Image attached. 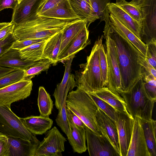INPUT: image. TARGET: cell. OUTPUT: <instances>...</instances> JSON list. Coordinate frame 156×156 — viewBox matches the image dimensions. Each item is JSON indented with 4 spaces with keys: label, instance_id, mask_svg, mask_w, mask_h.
Listing matches in <instances>:
<instances>
[{
    "label": "cell",
    "instance_id": "1",
    "mask_svg": "<svg viewBox=\"0 0 156 156\" xmlns=\"http://www.w3.org/2000/svg\"><path fill=\"white\" fill-rule=\"evenodd\" d=\"M105 22L107 23L109 34L115 42L122 92H126L141 76L142 66L139 60L143 55L125 37L115 31L110 26L109 21Z\"/></svg>",
    "mask_w": 156,
    "mask_h": 156
},
{
    "label": "cell",
    "instance_id": "2",
    "mask_svg": "<svg viewBox=\"0 0 156 156\" xmlns=\"http://www.w3.org/2000/svg\"><path fill=\"white\" fill-rule=\"evenodd\" d=\"M73 21L66 22L35 13L23 23L15 25L13 32L17 40L48 38L62 31Z\"/></svg>",
    "mask_w": 156,
    "mask_h": 156
},
{
    "label": "cell",
    "instance_id": "3",
    "mask_svg": "<svg viewBox=\"0 0 156 156\" xmlns=\"http://www.w3.org/2000/svg\"><path fill=\"white\" fill-rule=\"evenodd\" d=\"M120 95L125 101L127 112L133 119L136 117L142 120L152 119L156 100L152 99L146 92L141 76L127 91L122 92Z\"/></svg>",
    "mask_w": 156,
    "mask_h": 156
},
{
    "label": "cell",
    "instance_id": "4",
    "mask_svg": "<svg viewBox=\"0 0 156 156\" xmlns=\"http://www.w3.org/2000/svg\"><path fill=\"white\" fill-rule=\"evenodd\" d=\"M75 72L76 87L86 92H93L104 87L99 62L98 42L96 41L87 62L79 65Z\"/></svg>",
    "mask_w": 156,
    "mask_h": 156
},
{
    "label": "cell",
    "instance_id": "5",
    "mask_svg": "<svg viewBox=\"0 0 156 156\" xmlns=\"http://www.w3.org/2000/svg\"><path fill=\"white\" fill-rule=\"evenodd\" d=\"M66 107L77 115L95 133L102 135L97 123L95 115L98 107L85 91L77 88L67 94Z\"/></svg>",
    "mask_w": 156,
    "mask_h": 156
},
{
    "label": "cell",
    "instance_id": "6",
    "mask_svg": "<svg viewBox=\"0 0 156 156\" xmlns=\"http://www.w3.org/2000/svg\"><path fill=\"white\" fill-rule=\"evenodd\" d=\"M0 132L7 136L20 138L37 143L40 142L26 128L20 117L11 109L0 105Z\"/></svg>",
    "mask_w": 156,
    "mask_h": 156
},
{
    "label": "cell",
    "instance_id": "7",
    "mask_svg": "<svg viewBox=\"0 0 156 156\" xmlns=\"http://www.w3.org/2000/svg\"><path fill=\"white\" fill-rule=\"evenodd\" d=\"M105 39L106 55L108 64V85L107 87L120 94L122 92L121 76L116 52L115 42L110 36L107 23L104 30Z\"/></svg>",
    "mask_w": 156,
    "mask_h": 156
},
{
    "label": "cell",
    "instance_id": "8",
    "mask_svg": "<svg viewBox=\"0 0 156 156\" xmlns=\"http://www.w3.org/2000/svg\"><path fill=\"white\" fill-rule=\"evenodd\" d=\"M142 12L140 40L146 45L156 41V0H144Z\"/></svg>",
    "mask_w": 156,
    "mask_h": 156
},
{
    "label": "cell",
    "instance_id": "9",
    "mask_svg": "<svg viewBox=\"0 0 156 156\" xmlns=\"http://www.w3.org/2000/svg\"><path fill=\"white\" fill-rule=\"evenodd\" d=\"M44 134L45 137L39 144L34 156H62V152L65 151L66 138L55 126Z\"/></svg>",
    "mask_w": 156,
    "mask_h": 156
},
{
    "label": "cell",
    "instance_id": "10",
    "mask_svg": "<svg viewBox=\"0 0 156 156\" xmlns=\"http://www.w3.org/2000/svg\"><path fill=\"white\" fill-rule=\"evenodd\" d=\"M33 86L31 79H23L0 89V105L11 109L12 103L30 96Z\"/></svg>",
    "mask_w": 156,
    "mask_h": 156
},
{
    "label": "cell",
    "instance_id": "11",
    "mask_svg": "<svg viewBox=\"0 0 156 156\" xmlns=\"http://www.w3.org/2000/svg\"><path fill=\"white\" fill-rule=\"evenodd\" d=\"M115 122L116 126L120 156H126L132 137L133 119L128 112L116 110Z\"/></svg>",
    "mask_w": 156,
    "mask_h": 156
},
{
    "label": "cell",
    "instance_id": "12",
    "mask_svg": "<svg viewBox=\"0 0 156 156\" xmlns=\"http://www.w3.org/2000/svg\"><path fill=\"white\" fill-rule=\"evenodd\" d=\"M86 137L87 149L90 156H120L109 141L87 126Z\"/></svg>",
    "mask_w": 156,
    "mask_h": 156
},
{
    "label": "cell",
    "instance_id": "13",
    "mask_svg": "<svg viewBox=\"0 0 156 156\" xmlns=\"http://www.w3.org/2000/svg\"><path fill=\"white\" fill-rule=\"evenodd\" d=\"M126 156H151L146 141L141 119L135 117Z\"/></svg>",
    "mask_w": 156,
    "mask_h": 156
},
{
    "label": "cell",
    "instance_id": "14",
    "mask_svg": "<svg viewBox=\"0 0 156 156\" xmlns=\"http://www.w3.org/2000/svg\"><path fill=\"white\" fill-rule=\"evenodd\" d=\"M75 55L71 56L66 61L63 79L61 82L57 85L53 94L55 100V106L58 111L61 108L66 92L72 91L76 87L75 75L70 72L72 62Z\"/></svg>",
    "mask_w": 156,
    "mask_h": 156
},
{
    "label": "cell",
    "instance_id": "15",
    "mask_svg": "<svg viewBox=\"0 0 156 156\" xmlns=\"http://www.w3.org/2000/svg\"><path fill=\"white\" fill-rule=\"evenodd\" d=\"M95 117L102 135L109 141L120 156L118 133L115 121L99 108L97 110Z\"/></svg>",
    "mask_w": 156,
    "mask_h": 156
},
{
    "label": "cell",
    "instance_id": "16",
    "mask_svg": "<svg viewBox=\"0 0 156 156\" xmlns=\"http://www.w3.org/2000/svg\"><path fill=\"white\" fill-rule=\"evenodd\" d=\"M44 0H21L13 9L11 21L15 25L23 23L36 13L40 5Z\"/></svg>",
    "mask_w": 156,
    "mask_h": 156
},
{
    "label": "cell",
    "instance_id": "17",
    "mask_svg": "<svg viewBox=\"0 0 156 156\" xmlns=\"http://www.w3.org/2000/svg\"><path fill=\"white\" fill-rule=\"evenodd\" d=\"M89 35L88 28L86 26L58 56V62L66 61L90 44V41L88 39Z\"/></svg>",
    "mask_w": 156,
    "mask_h": 156
},
{
    "label": "cell",
    "instance_id": "18",
    "mask_svg": "<svg viewBox=\"0 0 156 156\" xmlns=\"http://www.w3.org/2000/svg\"><path fill=\"white\" fill-rule=\"evenodd\" d=\"M7 136L9 145L8 156H34L39 143L20 138Z\"/></svg>",
    "mask_w": 156,
    "mask_h": 156
},
{
    "label": "cell",
    "instance_id": "19",
    "mask_svg": "<svg viewBox=\"0 0 156 156\" xmlns=\"http://www.w3.org/2000/svg\"><path fill=\"white\" fill-rule=\"evenodd\" d=\"M38 61L23 59L20 56L19 50L10 48L0 57V66L25 71Z\"/></svg>",
    "mask_w": 156,
    "mask_h": 156
},
{
    "label": "cell",
    "instance_id": "20",
    "mask_svg": "<svg viewBox=\"0 0 156 156\" xmlns=\"http://www.w3.org/2000/svg\"><path fill=\"white\" fill-rule=\"evenodd\" d=\"M40 16L66 22L79 19L73 10L68 0H62L53 8Z\"/></svg>",
    "mask_w": 156,
    "mask_h": 156
},
{
    "label": "cell",
    "instance_id": "21",
    "mask_svg": "<svg viewBox=\"0 0 156 156\" xmlns=\"http://www.w3.org/2000/svg\"><path fill=\"white\" fill-rule=\"evenodd\" d=\"M67 117L70 136L67 139L73 151L81 154L87 149L86 141V129L75 125L68 117Z\"/></svg>",
    "mask_w": 156,
    "mask_h": 156
},
{
    "label": "cell",
    "instance_id": "22",
    "mask_svg": "<svg viewBox=\"0 0 156 156\" xmlns=\"http://www.w3.org/2000/svg\"><path fill=\"white\" fill-rule=\"evenodd\" d=\"M20 119L26 128L34 135H42L51 129L53 121L49 117L31 115Z\"/></svg>",
    "mask_w": 156,
    "mask_h": 156
},
{
    "label": "cell",
    "instance_id": "23",
    "mask_svg": "<svg viewBox=\"0 0 156 156\" xmlns=\"http://www.w3.org/2000/svg\"><path fill=\"white\" fill-rule=\"evenodd\" d=\"M109 25L119 34L125 37L145 57L147 45L112 14L109 13Z\"/></svg>",
    "mask_w": 156,
    "mask_h": 156
},
{
    "label": "cell",
    "instance_id": "24",
    "mask_svg": "<svg viewBox=\"0 0 156 156\" xmlns=\"http://www.w3.org/2000/svg\"><path fill=\"white\" fill-rule=\"evenodd\" d=\"M109 13L112 14L121 23L131 31L140 40L141 25L114 3L108 5Z\"/></svg>",
    "mask_w": 156,
    "mask_h": 156
},
{
    "label": "cell",
    "instance_id": "25",
    "mask_svg": "<svg viewBox=\"0 0 156 156\" xmlns=\"http://www.w3.org/2000/svg\"><path fill=\"white\" fill-rule=\"evenodd\" d=\"M105 101L116 110L128 112L125 101L119 94L114 92L107 87H104L98 90L88 92Z\"/></svg>",
    "mask_w": 156,
    "mask_h": 156
},
{
    "label": "cell",
    "instance_id": "26",
    "mask_svg": "<svg viewBox=\"0 0 156 156\" xmlns=\"http://www.w3.org/2000/svg\"><path fill=\"white\" fill-rule=\"evenodd\" d=\"M75 14L80 20L87 22V27L98 18L91 6L85 0H68Z\"/></svg>",
    "mask_w": 156,
    "mask_h": 156
},
{
    "label": "cell",
    "instance_id": "27",
    "mask_svg": "<svg viewBox=\"0 0 156 156\" xmlns=\"http://www.w3.org/2000/svg\"><path fill=\"white\" fill-rule=\"evenodd\" d=\"M86 26H87L86 20L78 19L74 20L63 30L58 56Z\"/></svg>",
    "mask_w": 156,
    "mask_h": 156
},
{
    "label": "cell",
    "instance_id": "28",
    "mask_svg": "<svg viewBox=\"0 0 156 156\" xmlns=\"http://www.w3.org/2000/svg\"><path fill=\"white\" fill-rule=\"evenodd\" d=\"M62 31L49 38L44 47L43 58L50 60L53 66L56 65L58 62V57L61 44Z\"/></svg>",
    "mask_w": 156,
    "mask_h": 156
},
{
    "label": "cell",
    "instance_id": "29",
    "mask_svg": "<svg viewBox=\"0 0 156 156\" xmlns=\"http://www.w3.org/2000/svg\"><path fill=\"white\" fill-rule=\"evenodd\" d=\"M141 124L147 147L151 156H156V122L152 119L142 120Z\"/></svg>",
    "mask_w": 156,
    "mask_h": 156
},
{
    "label": "cell",
    "instance_id": "30",
    "mask_svg": "<svg viewBox=\"0 0 156 156\" xmlns=\"http://www.w3.org/2000/svg\"><path fill=\"white\" fill-rule=\"evenodd\" d=\"M48 38L19 50L21 58L26 60L34 62L44 59L43 57V51Z\"/></svg>",
    "mask_w": 156,
    "mask_h": 156
},
{
    "label": "cell",
    "instance_id": "31",
    "mask_svg": "<svg viewBox=\"0 0 156 156\" xmlns=\"http://www.w3.org/2000/svg\"><path fill=\"white\" fill-rule=\"evenodd\" d=\"M37 105L40 115L49 117L53 108V101L49 94L42 86L40 87L39 88Z\"/></svg>",
    "mask_w": 156,
    "mask_h": 156
},
{
    "label": "cell",
    "instance_id": "32",
    "mask_svg": "<svg viewBox=\"0 0 156 156\" xmlns=\"http://www.w3.org/2000/svg\"><path fill=\"white\" fill-rule=\"evenodd\" d=\"M103 36L98 38V48L99 62L101 69L102 80L104 87L108 85V64L107 57L105 48L102 44Z\"/></svg>",
    "mask_w": 156,
    "mask_h": 156
},
{
    "label": "cell",
    "instance_id": "33",
    "mask_svg": "<svg viewBox=\"0 0 156 156\" xmlns=\"http://www.w3.org/2000/svg\"><path fill=\"white\" fill-rule=\"evenodd\" d=\"M90 5L100 22L109 19V13L108 5L110 0H89Z\"/></svg>",
    "mask_w": 156,
    "mask_h": 156
},
{
    "label": "cell",
    "instance_id": "34",
    "mask_svg": "<svg viewBox=\"0 0 156 156\" xmlns=\"http://www.w3.org/2000/svg\"><path fill=\"white\" fill-rule=\"evenodd\" d=\"M51 62L47 58L41 59L27 69L24 71V79H31L35 76L40 74L43 71L47 70L51 65Z\"/></svg>",
    "mask_w": 156,
    "mask_h": 156
},
{
    "label": "cell",
    "instance_id": "35",
    "mask_svg": "<svg viewBox=\"0 0 156 156\" xmlns=\"http://www.w3.org/2000/svg\"><path fill=\"white\" fill-rule=\"evenodd\" d=\"M115 3L141 25L142 12L140 6L133 5L125 0L117 2Z\"/></svg>",
    "mask_w": 156,
    "mask_h": 156
},
{
    "label": "cell",
    "instance_id": "36",
    "mask_svg": "<svg viewBox=\"0 0 156 156\" xmlns=\"http://www.w3.org/2000/svg\"><path fill=\"white\" fill-rule=\"evenodd\" d=\"M141 76L144 89L153 99H156V77L142 67Z\"/></svg>",
    "mask_w": 156,
    "mask_h": 156
},
{
    "label": "cell",
    "instance_id": "37",
    "mask_svg": "<svg viewBox=\"0 0 156 156\" xmlns=\"http://www.w3.org/2000/svg\"><path fill=\"white\" fill-rule=\"evenodd\" d=\"M67 91L65 94L63 101L61 109L58 111V114L55 119L57 125L66 135L67 139L70 136V131L68 123L67 117L66 112V100L68 93Z\"/></svg>",
    "mask_w": 156,
    "mask_h": 156
},
{
    "label": "cell",
    "instance_id": "38",
    "mask_svg": "<svg viewBox=\"0 0 156 156\" xmlns=\"http://www.w3.org/2000/svg\"><path fill=\"white\" fill-rule=\"evenodd\" d=\"M24 71L16 69L0 78V89L24 79Z\"/></svg>",
    "mask_w": 156,
    "mask_h": 156
},
{
    "label": "cell",
    "instance_id": "39",
    "mask_svg": "<svg viewBox=\"0 0 156 156\" xmlns=\"http://www.w3.org/2000/svg\"><path fill=\"white\" fill-rule=\"evenodd\" d=\"M96 104L97 106L106 114L115 121L116 110L112 106L95 95L87 92Z\"/></svg>",
    "mask_w": 156,
    "mask_h": 156
},
{
    "label": "cell",
    "instance_id": "40",
    "mask_svg": "<svg viewBox=\"0 0 156 156\" xmlns=\"http://www.w3.org/2000/svg\"><path fill=\"white\" fill-rule=\"evenodd\" d=\"M146 45L145 59L156 69V41L148 43Z\"/></svg>",
    "mask_w": 156,
    "mask_h": 156
},
{
    "label": "cell",
    "instance_id": "41",
    "mask_svg": "<svg viewBox=\"0 0 156 156\" xmlns=\"http://www.w3.org/2000/svg\"><path fill=\"white\" fill-rule=\"evenodd\" d=\"M13 32L10 33L3 40L0 41V57L5 54L12 46L16 40Z\"/></svg>",
    "mask_w": 156,
    "mask_h": 156
},
{
    "label": "cell",
    "instance_id": "42",
    "mask_svg": "<svg viewBox=\"0 0 156 156\" xmlns=\"http://www.w3.org/2000/svg\"><path fill=\"white\" fill-rule=\"evenodd\" d=\"M48 38L17 40L14 42L11 48L20 50Z\"/></svg>",
    "mask_w": 156,
    "mask_h": 156
},
{
    "label": "cell",
    "instance_id": "43",
    "mask_svg": "<svg viewBox=\"0 0 156 156\" xmlns=\"http://www.w3.org/2000/svg\"><path fill=\"white\" fill-rule=\"evenodd\" d=\"M62 0H44L39 7L36 14L40 16L47 10L53 8Z\"/></svg>",
    "mask_w": 156,
    "mask_h": 156
},
{
    "label": "cell",
    "instance_id": "44",
    "mask_svg": "<svg viewBox=\"0 0 156 156\" xmlns=\"http://www.w3.org/2000/svg\"><path fill=\"white\" fill-rule=\"evenodd\" d=\"M9 149L7 136L0 132V156H8Z\"/></svg>",
    "mask_w": 156,
    "mask_h": 156
},
{
    "label": "cell",
    "instance_id": "45",
    "mask_svg": "<svg viewBox=\"0 0 156 156\" xmlns=\"http://www.w3.org/2000/svg\"><path fill=\"white\" fill-rule=\"evenodd\" d=\"M67 116L69 117L76 125L86 128L87 126L83 121L77 115L66 107Z\"/></svg>",
    "mask_w": 156,
    "mask_h": 156
},
{
    "label": "cell",
    "instance_id": "46",
    "mask_svg": "<svg viewBox=\"0 0 156 156\" xmlns=\"http://www.w3.org/2000/svg\"><path fill=\"white\" fill-rule=\"evenodd\" d=\"M139 63L146 70L156 77V71L151 65L145 59V57L143 55H141L140 58Z\"/></svg>",
    "mask_w": 156,
    "mask_h": 156
},
{
    "label": "cell",
    "instance_id": "47",
    "mask_svg": "<svg viewBox=\"0 0 156 156\" xmlns=\"http://www.w3.org/2000/svg\"><path fill=\"white\" fill-rule=\"evenodd\" d=\"M15 24L11 21L7 26L0 30V41L4 39L11 32H13Z\"/></svg>",
    "mask_w": 156,
    "mask_h": 156
},
{
    "label": "cell",
    "instance_id": "48",
    "mask_svg": "<svg viewBox=\"0 0 156 156\" xmlns=\"http://www.w3.org/2000/svg\"><path fill=\"white\" fill-rule=\"evenodd\" d=\"M18 3L17 0H0V10L8 8L13 10Z\"/></svg>",
    "mask_w": 156,
    "mask_h": 156
},
{
    "label": "cell",
    "instance_id": "49",
    "mask_svg": "<svg viewBox=\"0 0 156 156\" xmlns=\"http://www.w3.org/2000/svg\"><path fill=\"white\" fill-rule=\"evenodd\" d=\"M17 69L0 66V78Z\"/></svg>",
    "mask_w": 156,
    "mask_h": 156
},
{
    "label": "cell",
    "instance_id": "50",
    "mask_svg": "<svg viewBox=\"0 0 156 156\" xmlns=\"http://www.w3.org/2000/svg\"><path fill=\"white\" fill-rule=\"evenodd\" d=\"M144 0H132L129 2L135 5L140 6Z\"/></svg>",
    "mask_w": 156,
    "mask_h": 156
},
{
    "label": "cell",
    "instance_id": "51",
    "mask_svg": "<svg viewBox=\"0 0 156 156\" xmlns=\"http://www.w3.org/2000/svg\"><path fill=\"white\" fill-rule=\"evenodd\" d=\"M10 22H3L0 23V30L8 25Z\"/></svg>",
    "mask_w": 156,
    "mask_h": 156
},
{
    "label": "cell",
    "instance_id": "52",
    "mask_svg": "<svg viewBox=\"0 0 156 156\" xmlns=\"http://www.w3.org/2000/svg\"><path fill=\"white\" fill-rule=\"evenodd\" d=\"M90 5V3L89 0H85Z\"/></svg>",
    "mask_w": 156,
    "mask_h": 156
},
{
    "label": "cell",
    "instance_id": "53",
    "mask_svg": "<svg viewBox=\"0 0 156 156\" xmlns=\"http://www.w3.org/2000/svg\"><path fill=\"white\" fill-rule=\"evenodd\" d=\"M122 0H116V2L119 1H122Z\"/></svg>",
    "mask_w": 156,
    "mask_h": 156
},
{
    "label": "cell",
    "instance_id": "54",
    "mask_svg": "<svg viewBox=\"0 0 156 156\" xmlns=\"http://www.w3.org/2000/svg\"><path fill=\"white\" fill-rule=\"evenodd\" d=\"M20 0H18V3L20 2Z\"/></svg>",
    "mask_w": 156,
    "mask_h": 156
},
{
    "label": "cell",
    "instance_id": "55",
    "mask_svg": "<svg viewBox=\"0 0 156 156\" xmlns=\"http://www.w3.org/2000/svg\"><path fill=\"white\" fill-rule=\"evenodd\" d=\"M1 11L0 10V11Z\"/></svg>",
    "mask_w": 156,
    "mask_h": 156
},
{
    "label": "cell",
    "instance_id": "56",
    "mask_svg": "<svg viewBox=\"0 0 156 156\" xmlns=\"http://www.w3.org/2000/svg\"></svg>",
    "mask_w": 156,
    "mask_h": 156
}]
</instances>
